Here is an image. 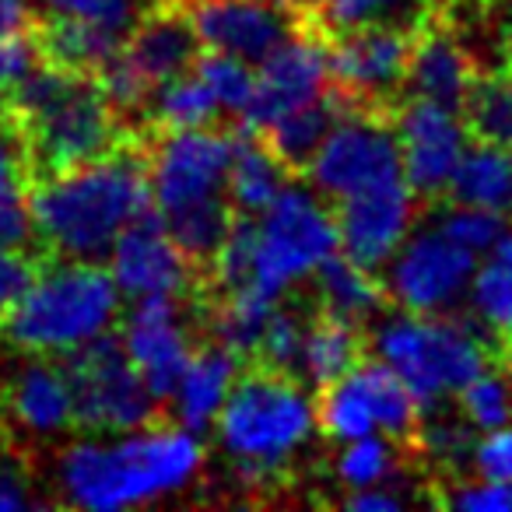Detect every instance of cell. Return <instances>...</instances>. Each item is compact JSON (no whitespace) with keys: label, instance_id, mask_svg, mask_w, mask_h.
Returning <instances> with one entry per match:
<instances>
[{"label":"cell","instance_id":"obj_20","mask_svg":"<svg viewBox=\"0 0 512 512\" xmlns=\"http://www.w3.org/2000/svg\"><path fill=\"white\" fill-rule=\"evenodd\" d=\"M123 53L158 88L176 74L193 71L197 57L204 53V43L179 0H158L134 25V32L123 43Z\"/></svg>","mask_w":512,"mask_h":512},{"label":"cell","instance_id":"obj_50","mask_svg":"<svg viewBox=\"0 0 512 512\" xmlns=\"http://www.w3.org/2000/svg\"><path fill=\"white\" fill-rule=\"evenodd\" d=\"M505 362H509V372H512V348H509V355H505Z\"/></svg>","mask_w":512,"mask_h":512},{"label":"cell","instance_id":"obj_49","mask_svg":"<svg viewBox=\"0 0 512 512\" xmlns=\"http://www.w3.org/2000/svg\"><path fill=\"white\" fill-rule=\"evenodd\" d=\"M274 4H281V8L295 11V15H302V4H299V0H274ZM302 18H306V15H302Z\"/></svg>","mask_w":512,"mask_h":512},{"label":"cell","instance_id":"obj_3","mask_svg":"<svg viewBox=\"0 0 512 512\" xmlns=\"http://www.w3.org/2000/svg\"><path fill=\"white\" fill-rule=\"evenodd\" d=\"M204 463L190 428L127 432L120 442H74L60 460V491L71 505L116 512L186 488Z\"/></svg>","mask_w":512,"mask_h":512},{"label":"cell","instance_id":"obj_27","mask_svg":"<svg viewBox=\"0 0 512 512\" xmlns=\"http://www.w3.org/2000/svg\"><path fill=\"white\" fill-rule=\"evenodd\" d=\"M439 8L442 0H323V8L309 18V29H316L323 39L369 25L418 32L439 15Z\"/></svg>","mask_w":512,"mask_h":512},{"label":"cell","instance_id":"obj_24","mask_svg":"<svg viewBox=\"0 0 512 512\" xmlns=\"http://www.w3.org/2000/svg\"><path fill=\"white\" fill-rule=\"evenodd\" d=\"M288 172L292 169L274 155L260 130L249 123H235V162L228 176V197L235 211L260 218L288 186Z\"/></svg>","mask_w":512,"mask_h":512},{"label":"cell","instance_id":"obj_21","mask_svg":"<svg viewBox=\"0 0 512 512\" xmlns=\"http://www.w3.org/2000/svg\"><path fill=\"white\" fill-rule=\"evenodd\" d=\"M474 74H477L474 57L463 50V43L442 22V15H435L432 22L414 32L411 67H407V85H404L407 95L432 99L439 106L460 113Z\"/></svg>","mask_w":512,"mask_h":512},{"label":"cell","instance_id":"obj_16","mask_svg":"<svg viewBox=\"0 0 512 512\" xmlns=\"http://www.w3.org/2000/svg\"><path fill=\"white\" fill-rule=\"evenodd\" d=\"M330 88L327 39L316 29H302L285 46L271 53L256 71V92L246 116L239 123L249 127H271L281 116L309 106Z\"/></svg>","mask_w":512,"mask_h":512},{"label":"cell","instance_id":"obj_48","mask_svg":"<svg viewBox=\"0 0 512 512\" xmlns=\"http://www.w3.org/2000/svg\"><path fill=\"white\" fill-rule=\"evenodd\" d=\"M299 4H302V15H306V25H309V18L323 8V0H299Z\"/></svg>","mask_w":512,"mask_h":512},{"label":"cell","instance_id":"obj_1","mask_svg":"<svg viewBox=\"0 0 512 512\" xmlns=\"http://www.w3.org/2000/svg\"><path fill=\"white\" fill-rule=\"evenodd\" d=\"M36 235L64 260H102L151 200V144L130 134L106 158L29 186Z\"/></svg>","mask_w":512,"mask_h":512},{"label":"cell","instance_id":"obj_6","mask_svg":"<svg viewBox=\"0 0 512 512\" xmlns=\"http://www.w3.org/2000/svg\"><path fill=\"white\" fill-rule=\"evenodd\" d=\"M372 344L421 407L460 393L484 369H491V348L481 341V334L446 313L397 316L379 327Z\"/></svg>","mask_w":512,"mask_h":512},{"label":"cell","instance_id":"obj_14","mask_svg":"<svg viewBox=\"0 0 512 512\" xmlns=\"http://www.w3.org/2000/svg\"><path fill=\"white\" fill-rule=\"evenodd\" d=\"M397 141L404 158V176L418 197H439L449 190L456 165L467 151V127L456 109H446L432 99L404 95L397 102Z\"/></svg>","mask_w":512,"mask_h":512},{"label":"cell","instance_id":"obj_46","mask_svg":"<svg viewBox=\"0 0 512 512\" xmlns=\"http://www.w3.org/2000/svg\"><path fill=\"white\" fill-rule=\"evenodd\" d=\"M36 235V218H32L29 193L0 200V246L4 249H25Z\"/></svg>","mask_w":512,"mask_h":512},{"label":"cell","instance_id":"obj_45","mask_svg":"<svg viewBox=\"0 0 512 512\" xmlns=\"http://www.w3.org/2000/svg\"><path fill=\"white\" fill-rule=\"evenodd\" d=\"M46 505L32 491V477L18 453H4L0 449V512H18V509H39Z\"/></svg>","mask_w":512,"mask_h":512},{"label":"cell","instance_id":"obj_37","mask_svg":"<svg viewBox=\"0 0 512 512\" xmlns=\"http://www.w3.org/2000/svg\"><path fill=\"white\" fill-rule=\"evenodd\" d=\"M46 15L81 18V22L102 25L120 36H130L134 25L155 8L158 0H39Z\"/></svg>","mask_w":512,"mask_h":512},{"label":"cell","instance_id":"obj_51","mask_svg":"<svg viewBox=\"0 0 512 512\" xmlns=\"http://www.w3.org/2000/svg\"><path fill=\"white\" fill-rule=\"evenodd\" d=\"M442 4H453V0H442Z\"/></svg>","mask_w":512,"mask_h":512},{"label":"cell","instance_id":"obj_9","mask_svg":"<svg viewBox=\"0 0 512 512\" xmlns=\"http://www.w3.org/2000/svg\"><path fill=\"white\" fill-rule=\"evenodd\" d=\"M316 428L334 442H351L362 435L411 439L421 428V404L407 383L383 362H358L348 376L323 386L316 404Z\"/></svg>","mask_w":512,"mask_h":512},{"label":"cell","instance_id":"obj_12","mask_svg":"<svg viewBox=\"0 0 512 512\" xmlns=\"http://www.w3.org/2000/svg\"><path fill=\"white\" fill-rule=\"evenodd\" d=\"M414 32L369 25L327 39L330 85L351 109H397V92L407 85Z\"/></svg>","mask_w":512,"mask_h":512},{"label":"cell","instance_id":"obj_5","mask_svg":"<svg viewBox=\"0 0 512 512\" xmlns=\"http://www.w3.org/2000/svg\"><path fill=\"white\" fill-rule=\"evenodd\" d=\"M214 428L239 463V474L256 484L278 474L281 463L313 435L316 404L295 376L256 365L232 386Z\"/></svg>","mask_w":512,"mask_h":512},{"label":"cell","instance_id":"obj_32","mask_svg":"<svg viewBox=\"0 0 512 512\" xmlns=\"http://www.w3.org/2000/svg\"><path fill=\"white\" fill-rule=\"evenodd\" d=\"M221 113L218 99L207 88V81L197 71L176 74V78L162 81L148 102V127L151 134L162 130H193V127H211L214 116Z\"/></svg>","mask_w":512,"mask_h":512},{"label":"cell","instance_id":"obj_39","mask_svg":"<svg viewBox=\"0 0 512 512\" xmlns=\"http://www.w3.org/2000/svg\"><path fill=\"white\" fill-rule=\"evenodd\" d=\"M460 404L474 428L491 432V428L512 425V383L495 369H484L474 383L463 386Z\"/></svg>","mask_w":512,"mask_h":512},{"label":"cell","instance_id":"obj_17","mask_svg":"<svg viewBox=\"0 0 512 512\" xmlns=\"http://www.w3.org/2000/svg\"><path fill=\"white\" fill-rule=\"evenodd\" d=\"M109 271H113L120 292L134 295H183L200 281V267L176 246V239L165 228V218L151 204L137 221H130L127 232L116 239L109 253Z\"/></svg>","mask_w":512,"mask_h":512},{"label":"cell","instance_id":"obj_34","mask_svg":"<svg viewBox=\"0 0 512 512\" xmlns=\"http://www.w3.org/2000/svg\"><path fill=\"white\" fill-rule=\"evenodd\" d=\"M470 302L488 327L512 334V228L498 239L470 281Z\"/></svg>","mask_w":512,"mask_h":512},{"label":"cell","instance_id":"obj_4","mask_svg":"<svg viewBox=\"0 0 512 512\" xmlns=\"http://www.w3.org/2000/svg\"><path fill=\"white\" fill-rule=\"evenodd\" d=\"M120 309L113 271L95 260H64L36 278V285L0 316L4 341L22 351H74L106 334Z\"/></svg>","mask_w":512,"mask_h":512},{"label":"cell","instance_id":"obj_43","mask_svg":"<svg viewBox=\"0 0 512 512\" xmlns=\"http://www.w3.org/2000/svg\"><path fill=\"white\" fill-rule=\"evenodd\" d=\"M470 463L488 481H512V425L491 428L484 439H477Z\"/></svg>","mask_w":512,"mask_h":512},{"label":"cell","instance_id":"obj_47","mask_svg":"<svg viewBox=\"0 0 512 512\" xmlns=\"http://www.w3.org/2000/svg\"><path fill=\"white\" fill-rule=\"evenodd\" d=\"M341 505L355 512H400L404 509V498L397 491H386L379 484H372V488H355L351 495H344Z\"/></svg>","mask_w":512,"mask_h":512},{"label":"cell","instance_id":"obj_41","mask_svg":"<svg viewBox=\"0 0 512 512\" xmlns=\"http://www.w3.org/2000/svg\"><path fill=\"white\" fill-rule=\"evenodd\" d=\"M32 186V162L29 144L18 127V120L0 106V200L29 193Z\"/></svg>","mask_w":512,"mask_h":512},{"label":"cell","instance_id":"obj_19","mask_svg":"<svg viewBox=\"0 0 512 512\" xmlns=\"http://www.w3.org/2000/svg\"><path fill=\"white\" fill-rule=\"evenodd\" d=\"M414 197L407 176H397L390 183L369 186L362 193L337 200V228H341V249L355 264L383 267L400 246L414 218Z\"/></svg>","mask_w":512,"mask_h":512},{"label":"cell","instance_id":"obj_29","mask_svg":"<svg viewBox=\"0 0 512 512\" xmlns=\"http://www.w3.org/2000/svg\"><path fill=\"white\" fill-rule=\"evenodd\" d=\"M449 200L453 204L488 207L509 218L512 214V148L481 144L463 151L453 179H449Z\"/></svg>","mask_w":512,"mask_h":512},{"label":"cell","instance_id":"obj_31","mask_svg":"<svg viewBox=\"0 0 512 512\" xmlns=\"http://www.w3.org/2000/svg\"><path fill=\"white\" fill-rule=\"evenodd\" d=\"M358 362H362V334H358V323L316 313V320L309 323L306 348H302V376H306V383L323 390V386L348 376Z\"/></svg>","mask_w":512,"mask_h":512},{"label":"cell","instance_id":"obj_22","mask_svg":"<svg viewBox=\"0 0 512 512\" xmlns=\"http://www.w3.org/2000/svg\"><path fill=\"white\" fill-rule=\"evenodd\" d=\"M239 365H242V358L218 341L193 351L190 365H186V372H183V383H179L176 397H172L176 400L179 425L190 428V432L211 428L218 411L225 407L228 393H232Z\"/></svg>","mask_w":512,"mask_h":512},{"label":"cell","instance_id":"obj_2","mask_svg":"<svg viewBox=\"0 0 512 512\" xmlns=\"http://www.w3.org/2000/svg\"><path fill=\"white\" fill-rule=\"evenodd\" d=\"M0 106L25 134L32 183L106 158L134 134L95 74L67 71L50 60H39L15 88L0 95Z\"/></svg>","mask_w":512,"mask_h":512},{"label":"cell","instance_id":"obj_28","mask_svg":"<svg viewBox=\"0 0 512 512\" xmlns=\"http://www.w3.org/2000/svg\"><path fill=\"white\" fill-rule=\"evenodd\" d=\"M316 299H320V313L362 327L386 306V285L369 267L355 264L348 253H334L316 271Z\"/></svg>","mask_w":512,"mask_h":512},{"label":"cell","instance_id":"obj_7","mask_svg":"<svg viewBox=\"0 0 512 512\" xmlns=\"http://www.w3.org/2000/svg\"><path fill=\"white\" fill-rule=\"evenodd\" d=\"M260 242H256V267L246 292L278 302L295 281L316 274L341 246L337 214L323 207V200L306 186H292L278 193L260 218Z\"/></svg>","mask_w":512,"mask_h":512},{"label":"cell","instance_id":"obj_35","mask_svg":"<svg viewBox=\"0 0 512 512\" xmlns=\"http://www.w3.org/2000/svg\"><path fill=\"white\" fill-rule=\"evenodd\" d=\"M193 71L207 81V88L214 92L218 99L221 113H232L235 120H242L253 102V92H256V71L249 60L235 57V53H225V50H207L197 57Z\"/></svg>","mask_w":512,"mask_h":512},{"label":"cell","instance_id":"obj_38","mask_svg":"<svg viewBox=\"0 0 512 512\" xmlns=\"http://www.w3.org/2000/svg\"><path fill=\"white\" fill-rule=\"evenodd\" d=\"M393 460H397V449L390 446V439L362 435V439H351L344 453L337 456V477L351 491L372 488V484H383L393 474Z\"/></svg>","mask_w":512,"mask_h":512},{"label":"cell","instance_id":"obj_18","mask_svg":"<svg viewBox=\"0 0 512 512\" xmlns=\"http://www.w3.org/2000/svg\"><path fill=\"white\" fill-rule=\"evenodd\" d=\"M123 344L148 383V390L162 400H172L183 383V372L193 358L190 334L183 327V309H179L176 295H141L137 306L127 316V330H123Z\"/></svg>","mask_w":512,"mask_h":512},{"label":"cell","instance_id":"obj_23","mask_svg":"<svg viewBox=\"0 0 512 512\" xmlns=\"http://www.w3.org/2000/svg\"><path fill=\"white\" fill-rule=\"evenodd\" d=\"M8 411L18 428L36 435H53L74 425V397L64 365L32 362L18 369L8 386Z\"/></svg>","mask_w":512,"mask_h":512},{"label":"cell","instance_id":"obj_42","mask_svg":"<svg viewBox=\"0 0 512 512\" xmlns=\"http://www.w3.org/2000/svg\"><path fill=\"white\" fill-rule=\"evenodd\" d=\"M446 509L460 512H512V481H477V484H460V488L446 491L439 498Z\"/></svg>","mask_w":512,"mask_h":512},{"label":"cell","instance_id":"obj_11","mask_svg":"<svg viewBox=\"0 0 512 512\" xmlns=\"http://www.w3.org/2000/svg\"><path fill=\"white\" fill-rule=\"evenodd\" d=\"M232 162L235 127H193L155 134V144H151V200H155L158 214L228 197Z\"/></svg>","mask_w":512,"mask_h":512},{"label":"cell","instance_id":"obj_13","mask_svg":"<svg viewBox=\"0 0 512 512\" xmlns=\"http://www.w3.org/2000/svg\"><path fill=\"white\" fill-rule=\"evenodd\" d=\"M477 274V253L449 239L442 228L414 235L400 246L397 260L386 278V292L407 309V313H446Z\"/></svg>","mask_w":512,"mask_h":512},{"label":"cell","instance_id":"obj_36","mask_svg":"<svg viewBox=\"0 0 512 512\" xmlns=\"http://www.w3.org/2000/svg\"><path fill=\"white\" fill-rule=\"evenodd\" d=\"M309 323L299 309H278L274 306L271 320H267V330L256 344V355L253 362L264 365V369L274 372H302V348H306V334H309Z\"/></svg>","mask_w":512,"mask_h":512},{"label":"cell","instance_id":"obj_33","mask_svg":"<svg viewBox=\"0 0 512 512\" xmlns=\"http://www.w3.org/2000/svg\"><path fill=\"white\" fill-rule=\"evenodd\" d=\"M162 218H165L169 235L176 239V246L190 256L193 264L207 271L211 256L218 253L221 242L232 232L239 211H235L232 197H214V200H204V204L183 207V211L162 214Z\"/></svg>","mask_w":512,"mask_h":512},{"label":"cell","instance_id":"obj_44","mask_svg":"<svg viewBox=\"0 0 512 512\" xmlns=\"http://www.w3.org/2000/svg\"><path fill=\"white\" fill-rule=\"evenodd\" d=\"M39 278V264L25 249H4L0 246V316L8 313Z\"/></svg>","mask_w":512,"mask_h":512},{"label":"cell","instance_id":"obj_25","mask_svg":"<svg viewBox=\"0 0 512 512\" xmlns=\"http://www.w3.org/2000/svg\"><path fill=\"white\" fill-rule=\"evenodd\" d=\"M36 39L43 60L81 74H99V67L113 60L127 43V36H120V32L64 15L36 18Z\"/></svg>","mask_w":512,"mask_h":512},{"label":"cell","instance_id":"obj_15","mask_svg":"<svg viewBox=\"0 0 512 512\" xmlns=\"http://www.w3.org/2000/svg\"><path fill=\"white\" fill-rule=\"evenodd\" d=\"M207 50L264 64L278 46L306 29V18L274 0H179Z\"/></svg>","mask_w":512,"mask_h":512},{"label":"cell","instance_id":"obj_30","mask_svg":"<svg viewBox=\"0 0 512 512\" xmlns=\"http://www.w3.org/2000/svg\"><path fill=\"white\" fill-rule=\"evenodd\" d=\"M460 116L474 141L512 148V64L477 71Z\"/></svg>","mask_w":512,"mask_h":512},{"label":"cell","instance_id":"obj_26","mask_svg":"<svg viewBox=\"0 0 512 512\" xmlns=\"http://www.w3.org/2000/svg\"><path fill=\"white\" fill-rule=\"evenodd\" d=\"M348 109L351 106L341 99V92L330 85L327 95H320L316 102H309V106L281 116V120L271 123V127H256V130L264 134V141L271 144L274 155H278L288 169L306 172L309 165H313L320 144L327 141V134L337 127V120H341Z\"/></svg>","mask_w":512,"mask_h":512},{"label":"cell","instance_id":"obj_10","mask_svg":"<svg viewBox=\"0 0 512 512\" xmlns=\"http://www.w3.org/2000/svg\"><path fill=\"white\" fill-rule=\"evenodd\" d=\"M393 113L397 109H348L306 169L316 190L344 200L404 176Z\"/></svg>","mask_w":512,"mask_h":512},{"label":"cell","instance_id":"obj_8","mask_svg":"<svg viewBox=\"0 0 512 512\" xmlns=\"http://www.w3.org/2000/svg\"><path fill=\"white\" fill-rule=\"evenodd\" d=\"M67 383L74 397V425L88 432H137L155 421L158 397L134 369L123 337H92L67 351Z\"/></svg>","mask_w":512,"mask_h":512},{"label":"cell","instance_id":"obj_40","mask_svg":"<svg viewBox=\"0 0 512 512\" xmlns=\"http://www.w3.org/2000/svg\"><path fill=\"white\" fill-rule=\"evenodd\" d=\"M435 228H442L449 239H456L460 246L474 249V253H491V249L498 246V239L509 232V221H505V214L488 211V207L456 204L442 214Z\"/></svg>","mask_w":512,"mask_h":512}]
</instances>
